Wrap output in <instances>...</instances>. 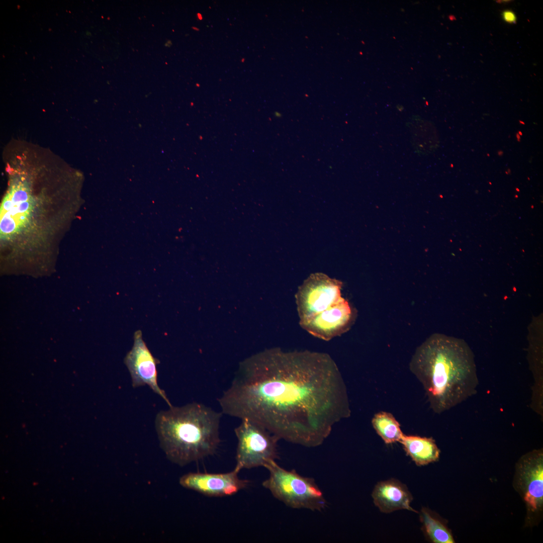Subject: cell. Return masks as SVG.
<instances>
[{
    "instance_id": "obj_1",
    "label": "cell",
    "mask_w": 543,
    "mask_h": 543,
    "mask_svg": "<svg viewBox=\"0 0 543 543\" xmlns=\"http://www.w3.org/2000/svg\"><path fill=\"white\" fill-rule=\"evenodd\" d=\"M218 401L223 414L308 447L322 444L334 425L351 413L334 360L308 350L271 349L248 359Z\"/></svg>"
},
{
    "instance_id": "obj_2",
    "label": "cell",
    "mask_w": 543,
    "mask_h": 543,
    "mask_svg": "<svg viewBox=\"0 0 543 543\" xmlns=\"http://www.w3.org/2000/svg\"><path fill=\"white\" fill-rule=\"evenodd\" d=\"M32 192L24 177L18 176L10 180L1 204L3 255H39L55 252L77 217L79 203L46 200Z\"/></svg>"
},
{
    "instance_id": "obj_3",
    "label": "cell",
    "mask_w": 543,
    "mask_h": 543,
    "mask_svg": "<svg viewBox=\"0 0 543 543\" xmlns=\"http://www.w3.org/2000/svg\"><path fill=\"white\" fill-rule=\"evenodd\" d=\"M409 368L435 413L449 410L477 392L479 380L474 355L460 339L432 335L416 348Z\"/></svg>"
},
{
    "instance_id": "obj_4",
    "label": "cell",
    "mask_w": 543,
    "mask_h": 543,
    "mask_svg": "<svg viewBox=\"0 0 543 543\" xmlns=\"http://www.w3.org/2000/svg\"><path fill=\"white\" fill-rule=\"evenodd\" d=\"M222 414L197 402L159 411L155 428L167 458L184 466L214 454L220 442Z\"/></svg>"
},
{
    "instance_id": "obj_5",
    "label": "cell",
    "mask_w": 543,
    "mask_h": 543,
    "mask_svg": "<svg viewBox=\"0 0 543 543\" xmlns=\"http://www.w3.org/2000/svg\"><path fill=\"white\" fill-rule=\"evenodd\" d=\"M264 467L269 476L262 482L274 497L295 509L321 511L327 503L323 492L313 478L299 475L295 470H287L272 461Z\"/></svg>"
},
{
    "instance_id": "obj_6",
    "label": "cell",
    "mask_w": 543,
    "mask_h": 543,
    "mask_svg": "<svg viewBox=\"0 0 543 543\" xmlns=\"http://www.w3.org/2000/svg\"><path fill=\"white\" fill-rule=\"evenodd\" d=\"M237 438L235 468L264 467L278 458L279 438L259 424L246 419L241 420L234 429Z\"/></svg>"
},
{
    "instance_id": "obj_7",
    "label": "cell",
    "mask_w": 543,
    "mask_h": 543,
    "mask_svg": "<svg viewBox=\"0 0 543 543\" xmlns=\"http://www.w3.org/2000/svg\"><path fill=\"white\" fill-rule=\"evenodd\" d=\"M342 283L327 275L311 274L299 287L296 302L300 321L310 318L338 303Z\"/></svg>"
},
{
    "instance_id": "obj_8",
    "label": "cell",
    "mask_w": 543,
    "mask_h": 543,
    "mask_svg": "<svg viewBox=\"0 0 543 543\" xmlns=\"http://www.w3.org/2000/svg\"><path fill=\"white\" fill-rule=\"evenodd\" d=\"M124 363L130 373L133 388L148 385L169 407L172 406L164 391L157 383L156 365L159 361L150 351L142 338L140 330L134 333L133 346L125 356Z\"/></svg>"
},
{
    "instance_id": "obj_9",
    "label": "cell",
    "mask_w": 543,
    "mask_h": 543,
    "mask_svg": "<svg viewBox=\"0 0 543 543\" xmlns=\"http://www.w3.org/2000/svg\"><path fill=\"white\" fill-rule=\"evenodd\" d=\"M355 315V310L343 298L316 315L300 321L299 323L310 334L328 341L347 331L354 321Z\"/></svg>"
},
{
    "instance_id": "obj_10",
    "label": "cell",
    "mask_w": 543,
    "mask_h": 543,
    "mask_svg": "<svg viewBox=\"0 0 543 543\" xmlns=\"http://www.w3.org/2000/svg\"><path fill=\"white\" fill-rule=\"evenodd\" d=\"M239 472L235 468L225 473L191 472L180 477L179 483L184 488L209 497L230 496L250 485L249 480L239 478Z\"/></svg>"
},
{
    "instance_id": "obj_11",
    "label": "cell",
    "mask_w": 543,
    "mask_h": 543,
    "mask_svg": "<svg viewBox=\"0 0 543 543\" xmlns=\"http://www.w3.org/2000/svg\"><path fill=\"white\" fill-rule=\"evenodd\" d=\"M517 487L529 510L540 509L543 502V460L540 451L529 452L520 461Z\"/></svg>"
},
{
    "instance_id": "obj_12",
    "label": "cell",
    "mask_w": 543,
    "mask_h": 543,
    "mask_svg": "<svg viewBox=\"0 0 543 543\" xmlns=\"http://www.w3.org/2000/svg\"><path fill=\"white\" fill-rule=\"evenodd\" d=\"M374 502L384 513H390L400 509L416 512L410 506L412 496L407 487L400 482L390 479L379 482L372 494Z\"/></svg>"
},
{
    "instance_id": "obj_13",
    "label": "cell",
    "mask_w": 543,
    "mask_h": 543,
    "mask_svg": "<svg viewBox=\"0 0 543 543\" xmlns=\"http://www.w3.org/2000/svg\"><path fill=\"white\" fill-rule=\"evenodd\" d=\"M399 442L412 460L417 466H424L436 461L440 450L431 437L403 434Z\"/></svg>"
},
{
    "instance_id": "obj_14",
    "label": "cell",
    "mask_w": 543,
    "mask_h": 543,
    "mask_svg": "<svg viewBox=\"0 0 543 543\" xmlns=\"http://www.w3.org/2000/svg\"><path fill=\"white\" fill-rule=\"evenodd\" d=\"M420 520L422 523V529L433 542H455L450 531L443 522L430 510L423 508L420 513Z\"/></svg>"
},
{
    "instance_id": "obj_15",
    "label": "cell",
    "mask_w": 543,
    "mask_h": 543,
    "mask_svg": "<svg viewBox=\"0 0 543 543\" xmlns=\"http://www.w3.org/2000/svg\"><path fill=\"white\" fill-rule=\"evenodd\" d=\"M372 424L386 444L399 442L403 435L399 423L390 413L381 411L376 413L372 418Z\"/></svg>"
},
{
    "instance_id": "obj_16",
    "label": "cell",
    "mask_w": 543,
    "mask_h": 543,
    "mask_svg": "<svg viewBox=\"0 0 543 543\" xmlns=\"http://www.w3.org/2000/svg\"><path fill=\"white\" fill-rule=\"evenodd\" d=\"M410 124V128L412 134V143L414 148L416 152L423 153L430 151L428 143L430 144L429 141L427 139V133L428 131V124L424 123L420 120H415Z\"/></svg>"
},
{
    "instance_id": "obj_17",
    "label": "cell",
    "mask_w": 543,
    "mask_h": 543,
    "mask_svg": "<svg viewBox=\"0 0 543 543\" xmlns=\"http://www.w3.org/2000/svg\"><path fill=\"white\" fill-rule=\"evenodd\" d=\"M502 16L504 21L507 23H513L516 22V16L511 11H504L502 14Z\"/></svg>"
},
{
    "instance_id": "obj_18",
    "label": "cell",
    "mask_w": 543,
    "mask_h": 543,
    "mask_svg": "<svg viewBox=\"0 0 543 543\" xmlns=\"http://www.w3.org/2000/svg\"><path fill=\"white\" fill-rule=\"evenodd\" d=\"M197 16L199 20H202L203 19V17L201 13H197Z\"/></svg>"
},
{
    "instance_id": "obj_19",
    "label": "cell",
    "mask_w": 543,
    "mask_h": 543,
    "mask_svg": "<svg viewBox=\"0 0 543 543\" xmlns=\"http://www.w3.org/2000/svg\"><path fill=\"white\" fill-rule=\"evenodd\" d=\"M192 29H193V30H195V31H199V29L198 28H197V27H192Z\"/></svg>"
},
{
    "instance_id": "obj_20",
    "label": "cell",
    "mask_w": 543,
    "mask_h": 543,
    "mask_svg": "<svg viewBox=\"0 0 543 543\" xmlns=\"http://www.w3.org/2000/svg\"><path fill=\"white\" fill-rule=\"evenodd\" d=\"M244 61H245V58H242L241 59V61L242 62H244Z\"/></svg>"
}]
</instances>
